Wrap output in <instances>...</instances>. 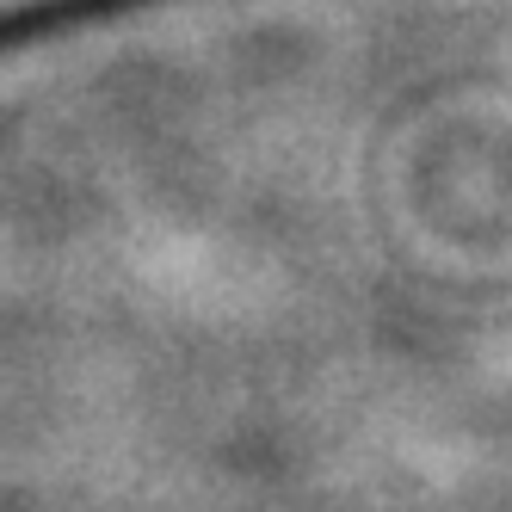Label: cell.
<instances>
[{"label": "cell", "mask_w": 512, "mask_h": 512, "mask_svg": "<svg viewBox=\"0 0 512 512\" xmlns=\"http://www.w3.org/2000/svg\"><path fill=\"white\" fill-rule=\"evenodd\" d=\"M31 13H38L31 0H0V25H7V19H31Z\"/></svg>", "instance_id": "cell-1"}]
</instances>
